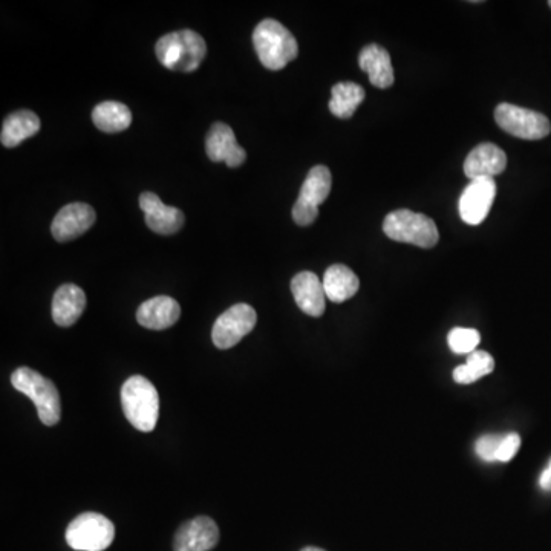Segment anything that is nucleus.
<instances>
[{
    "instance_id": "nucleus-26",
    "label": "nucleus",
    "mask_w": 551,
    "mask_h": 551,
    "mask_svg": "<svg viewBox=\"0 0 551 551\" xmlns=\"http://www.w3.org/2000/svg\"><path fill=\"white\" fill-rule=\"evenodd\" d=\"M504 435H484L475 443V452L478 457L487 463L498 461V450Z\"/></svg>"
},
{
    "instance_id": "nucleus-30",
    "label": "nucleus",
    "mask_w": 551,
    "mask_h": 551,
    "mask_svg": "<svg viewBox=\"0 0 551 551\" xmlns=\"http://www.w3.org/2000/svg\"><path fill=\"white\" fill-rule=\"evenodd\" d=\"M548 5H550V8H551V0H550V2H548Z\"/></svg>"
},
{
    "instance_id": "nucleus-13",
    "label": "nucleus",
    "mask_w": 551,
    "mask_h": 551,
    "mask_svg": "<svg viewBox=\"0 0 551 551\" xmlns=\"http://www.w3.org/2000/svg\"><path fill=\"white\" fill-rule=\"evenodd\" d=\"M140 209L146 213L147 227L158 235H175L183 229L184 213L177 207L166 206L155 193H141Z\"/></svg>"
},
{
    "instance_id": "nucleus-5",
    "label": "nucleus",
    "mask_w": 551,
    "mask_h": 551,
    "mask_svg": "<svg viewBox=\"0 0 551 551\" xmlns=\"http://www.w3.org/2000/svg\"><path fill=\"white\" fill-rule=\"evenodd\" d=\"M383 232L392 241L421 248L435 247L440 239L437 225L429 216L406 209L389 213L383 222Z\"/></svg>"
},
{
    "instance_id": "nucleus-20",
    "label": "nucleus",
    "mask_w": 551,
    "mask_h": 551,
    "mask_svg": "<svg viewBox=\"0 0 551 551\" xmlns=\"http://www.w3.org/2000/svg\"><path fill=\"white\" fill-rule=\"evenodd\" d=\"M323 288L328 299L334 304H342L345 300L356 296L360 288V281L351 268L343 264H334L325 271Z\"/></svg>"
},
{
    "instance_id": "nucleus-27",
    "label": "nucleus",
    "mask_w": 551,
    "mask_h": 551,
    "mask_svg": "<svg viewBox=\"0 0 551 551\" xmlns=\"http://www.w3.org/2000/svg\"><path fill=\"white\" fill-rule=\"evenodd\" d=\"M519 447H521V437L518 434L504 435L498 450V461L509 463L518 454Z\"/></svg>"
},
{
    "instance_id": "nucleus-15",
    "label": "nucleus",
    "mask_w": 551,
    "mask_h": 551,
    "mask_svg": "<svg viewBox=\"0 0 551 551\" xmlns=\"http://www.w3.org/2000/svg\"><path fill=\"white\" fill-rule=\"evenodd\" d=\"M506 167V152L492 143H483L475 147L464 161V173L470 181L496 177L503 173Z\"/></svg>"
},
{
    "instance_id": "nucleus-25",
    "label": "nucleus",
    "mask_w": 551,
    "mask_h": 551,
    "mask_svg": "<svg viewBox=\"0 0 551 551\" xmlns=\"http://www.w3.org/2000/svg\"><path fill=\"white\" fill-rule=\"evenodd\" d=\"M480 342V333L473 328H454L447 336V343L455 354H472Z\"/></svg>"
},
{
    "instance_id": "nucleus-7",
    "label": "nucleus",
    "mask_w": 551,
    "mask_h": 551,
    "mask_svg": "<svg viewBox=\"0 0 551 551\" xmlns=\"http://www.w3.org/2000/svg\"><path fill=\"white\" fill-rule=\"evenodd\" d=\"M333 177L327 166H314L308 172L299 198L293 207V219L300 227L313 224L319 216V206L330 196Z\"/></svg>"
},
{
    "instance_id": "nucleus-16",
    "label": "nucleus",
    "mask_w": 551,
    "mask_h": 551,
    "mask_svg": "<svg viewBox=\"0 0 551 551\" xmlns=\"http://www.w3.org/2000/svg\"><path fill=\"white\" fill-rule=\"evenodd\" d=\"M291 293L296 300L297 307L308 316L320 317L327 308V294L317 274L311 271H302L296 274L291 281Z\"/></svg>"
},
{
    "instance_id": "nucleus-23",
    "label": "nucleus",
    "mask_w": 551,
    "mask_h": 551,
    "mask_svg": "<svg viewBox=\"0 0 551 551\" xmlns=\"http://www.w3.org/2000/svg\"><path fill=\"white\" fill-rule=\"evenodd\" d=\"M365 89L353 82L337 83L331 89L330 111L337 118H351L365 100Z\"/></svg>"
},
{
    "instance_id": "nucleus-9",
    "label": "nucleus",
    "mask_w": 551,
    "mask_h": 551,
    "mask_svg": "<svg viewBox=\"0 0 551 551\" xmlns=\"http://www.w3.org/2000/svg\"><path fill=\"white\" fill-rule=\"evenodd\" d=\"M256 320L255 308L248 304L233 305L213 325L212 340L216 348L229 349L238 345L247 334L252 333Z\"/></svg>"
},
{
    "instance_id": "nucleus-2",
    "label": "nucleus",
    "mask_w": 551,
    "mask_h": 551,
    "mask_svg": "<svg viewBox=\"0 0 551 551\" xmlns=\"http://www.w3.org/2000/svg\"><path fill=\"white\" fill-rule=\"evenodd\" d=\"M161 65L180 72H193L206 59V40L196 31L181 30L166 34L155 45Z\"/></svg>"
},
{
    "instance_id": "nucleus-22",
    "label": "nucleus",
    "mask_w": 551,
    "mask_h": 551,
    "mask_svg": "<svg viewBox=\"0 0 551 551\" xmlns=\"http://www.w3.org/2000/svg\"><path fill=\"white\" fill-rule=\"evenodd\" d=\"M95 126L106 134L126 131L132 124V112L120 102H103L92 111Z\"/></svg>"
},
{
    "instance_id": "nucleus-29",
    "label": "nucleus",
    "mask_w": 551,
    "mask_h": 551,
    "mask_svg": "<svg viewBox=\"0 0 551 551\" xmlns=\"http://www.w3.org/2000/svg\"><path fill=\"white\" fill-rule=\"evenodd\" d=\"M300 551H325V550H322V548H317V547H307V548H304V550H300Z\"/></svg>"
},
{
    "instance_id": "nucleus-14",
    "label": "nucleus",
    "mask_w": 551,
    "mask_h": 551,
    "mask_svg": "<svg viewBox=\"0 0 551 551\" xmlns=\"http://www.w3.org/2000/svg\"><path fill=\"white\" fill-rule=\"evenodd\" d=\"M206 150L210 160L239 167L247 160V152L236 141L235 132L225 123H215L206 138Z\"/></svg>"
},
{
    "instance_id": "nucleus-10",
    "label": "nucleus",
    "mask_w": 551,
    "mask_h": 551,
    "mask_svg": "<svg viewBox=\"0 0 551 551\" xmlns=\"http://www.w3.org/2000/svg\"><path fill=\"white\" fill-rule=\"evenodd\" d=\"M496 196V183L493 178H480L470 181L460 196V216L466 224L480 225L489 215Z\"/></svg>"
},
{
    "instance_id": "nucleus-21",
    "label": "nucleus",
    "mask_w": 551,
    "mask_h": 551,
    "mask_svg": "<svg viewBox=\"0 0 551 551\" xmlns=\"http://www.w3.org/2000/svg\"><path fill=\"white\" fill-rule=\"evenodd\" d=\"M39 131L40 118L33 111L23 109L5 118L0 141L5 147H16L27 138L34 137Z\"/></svg>"
},
{
    "instance_id": "nucleus-18",
    "label": "nucleus",
    "mask_w": 551,
    "mask_h": 551,
    "mask_svg": "<svg viewBox=\"0 0 551 551\" xmlns=\"http://www.w3.org/2000/svg\"><path fill=\"white\" fill-rule=\"evenodd\" d=\"M359 65L362 71L368 72L369 82L375 88L386 89L394 85V69L391 56L383 46L377 43L365 46L360 51Z\"/></svg>"
},
{
    "instance_id": "nucleus-1",
    "label": "nucleus",
    "mask_w": 551,
    "mask_h": 551,
    "mask_svg": "<svg viewBox=\"0 0 551 551\" xmlns=\"http://www.w3.org/2000/svg\"><path fill=\"white\" fill-rule=\"evenodd\" d=\"M121 406L129 423L140 432H152L160 415V395L146 377L132 375L121 388Z\"/></svg>"
},
{
    "instance_id": "nucleus-3",
    "label": "nucleus",
    "mask_w": 551,
    "mask_h": 551,
    "mask_svg": "<svg viewBox=\"0 0 551 551\" xmlns=\"http://www.w3.org/2000/svg\"><path fill=\"white\" fill-rule=\"evenodd\" d=\"M253 45L262 65L271 71H281L299 54L296 37L274 19L259 23L253 33Z\"/></svg>"
},
{
    "instance_id": "nucleus-6",
    "label": "nucleus",
    "mask_w": 551,
    "mask_h": 551,
    "mask_svg": "<svg viewBox=\"0 0 551 551\" xmlns=\"http://www.w3.org/2000/svg\"><path fill=\"white\" fill-rule=\"evenodd\" d=\"M114 538V524L100 513H82L66 529V542L75 551H105Z\"/></svg>"
},
{
    "instance_id": "nucleus-17",
    "label": "nucleus",
    "mask_w": 551,
    "mask_h": 551,
    "mask_svg": "<svg viewBox=\"0 0 551 551\" xmlns=\"http://www.w3.org/2000/svg\"><path fill=\"white\" fill-rule=\"evenodd\" d=\"M181 307L169 296H157L146 300L137 311V320L147 330L161 331L173 327L180 320Z\"/></svg>"
},
{
    "instance_id": "nucleus-19",
    "label": "nucleus",
    "mask_w": 551,
    "mask_h": 551,
    "mask_svg": "<svg viewBox=\"0 0 551 551\" xmlns=\"http://www.w3.org/2000/svg\"><path fill=\"white\" fill-rule=\"evenodd\" d=\"M86 308V294L74 284H65L56 291L53 299V320L59 327H72Z\"/></svg>"
},
{
    "instance_id": "nucleus-8",
    "label": "nucleus",
    "mask_w": 551,
    "mask_h": 551,
    "mask_svg": "<svg viewBox=\"0 0 551 551\" xmlns=\"http://www.w3.org/2000/svg\"><path fill=\"white\" fill-rule=\"evenodd\" d=\"M495 121L499 128L521 140H542L551 132L550 120L532 109L501 103L495 109Z\"/></svg>"
},
{
    "instance_id": "nucleus-12",
    "label": "nucleus",
    "mask_w": 551,
    "mask_h": 551,
    "mask_svg": "<svg viewBox=\"0 0 551 551\" xmlns=\"http://www.w3.org/2000/svg\"><path fill=\"white\" fill-rule=\"evenodd\" d=\"M95 210L86 203H72L63 207L51 225V233L59 242H69L88 232L94 225Z\"/></svg>"
},
{
    "instance_id": "nucleus-28",
    "label": "nucleus",
    "mask_w": 551,
    "mask_h": 551,
    "mask_svg": "<svg viewBox=\"0 0 551 551\" xmlns=\"http://www.w3.org/2000/svg\"><path fill=\"white\" fill-rule=\"evenodd\" d=\"M539 486L545 492H551V461L547 469L542 472L541 478H539Z\"/></svg>"
},
{
    "instance_id": "nucleus-4",
    "label": "nucleus",
    "mask_w": 551,
    "mask_h": 551,
    "mask_svg": "<svg viewBox=\"0 0 551 551\" xmlns=\"http://www.w3.org/2000/svg\"><path fill=\"white\" fill-rule=\"evenodd\" d=\"M11 385L33 400L40 421L45 426H56L59 423L62 417V403L59 391L51 380L34 369L23 366L11 375Z\"/></svg>"
},
{
    "instance_id": "nucleus-24",
    "label": "nucleus",
    "mask_w": 551,
    "mask_h": 551,
    "mask_svg": "<svg viewBox=\"0 0 551 551\" xmlns=\"http://www.w3.org/2000/svg\"><path fill=\"white\" fill-rule=\"evenodd\" d=\"M495 369V360L486 351H473L467 357L464 365L458 366L454 371V380L460 385H470L478 382Z\"/></svg>"
},
{
    "instance_id": "nucleus-11",
    "label": "nucleus",
    "mask_w": 551,
    "mask_h": 551,
    "mask_svg": "<svg viewBox=\"0 0 551 551\" xmlns=\"http://www.w3.org/2000/svg\"><path fill=\"white\" fill-rule=\"evenodd\" d=\"M219 541V529L209 516H198L178 529L173 551H210Z\"/></svg>"
}]
</instances>
